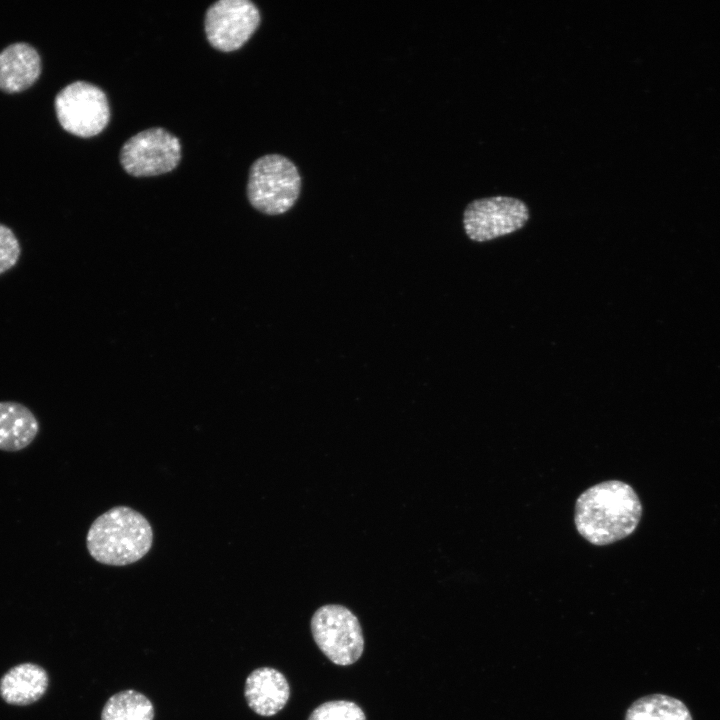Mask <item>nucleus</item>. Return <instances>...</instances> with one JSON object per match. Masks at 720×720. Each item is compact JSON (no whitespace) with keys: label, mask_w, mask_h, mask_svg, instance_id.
Wrapping results in <instances>:
<instances>
[{"label":"nucleus","mask_w":720,"mask_h":720,"mask_svg":"<svg viewBox=\"0 0 720 720\" xmlns=\"http://www.w3.org/2000/svg\"><path fill=\"white\" fill-rule=\"evenodd\" d=\"M313 638L321 652L334 664L355 663L364 650V637L357 617L346 607L328 604L311 618Z\"/></svg>","instance_id":"nucleus-4"},{"label":"nucleus","mask_w":720,"mask_h":720,"mask_svg":"<svg viewBox=\"0 0 720 720\" xmlns=\"http://www.w3.org/2000/svg\"><path fill=\"white\" fill-rule=\"evenodd\" d=\"M290 688L286 677L272 667H260L247 677L244 696L248 706L258 715L269 717L286 705Z\"/></svg>","instance_id":"nucleus-9"},{"label":"nucleus","mask_w":720,"mask_h":720,"mask_svg":"<svg viewBox=\"0 0 720 720\" xmlns=\"http://www.w3.org/2000/svg\"><path fill=\"white\" fill-rule=\"evenodd\" d=\"M39 432V422L24 404L0 401V450L20 451L29 446Z\"/></svg>","instance_id":"nucleus-12"},{"label":"nucleus","mask_w":720,"mask_h":720,"mask_svg":"<svg viewBox=\"0 0 720 720\" xmlns=\"http://www.w3.org/2000/svg\"><path fill=\"white\" fill-rule=\"evenodd\" d=\"M21 256V244L13 230L0 223V275L16 266Z\"/></svg>","instance_id":"nucleus-16"},{"label":"nucleus","mask_w":720,"mask_h":720,"mask_svg":"<svg viewBox=\"0 0 720 720\" xmlns=\"http://www.w3.org/2000/svg\"><path fill=\"white\" fill-rule=\"evenodd\" d=\"M49 684L47 672L34 663H22L8 670L0 680V695L13 705H28L39 700Z\"/></svg>","instance_id":"nucleus-11"},{"label":"nucleus","mask_w":720,"mask_h":720,"mask_svg":"<svg viewBox=\"0 0 720 720\" xmlns=\"http://www.w3.org/2000/svg\"><path fill=\"white\" fill-rule=\"evenodd\" d=\"M529 219L525 202L510 196H492L471 201L463 224L467 236L477 242L492 240L522 228Z\"/></svg>","instance_id":"nucleus-7"},{"label":"nucleus","mask_w":720,"mask_h":720,"mask_svg":"<svg viewBox=\"0 0 720 720\" xmlns=\"http://www.w3.org/2000/svg\"><path fill=\"white\" fill-rule=\"evenodd\" d=\"M300 190L299 171L283 155H264L250 167L247 197L252 207L264 214L285 213L297 201Z\"/></svg>","instance_id":"nucleus-3"},{"label":"nucleus","mask_w":720,"mask_h":720,"mask_svg":"<svg viewBox=\"0 0 720 720\" xmlns=\"http://www.w3.org/2000/svg\"><path fill=\"white\" fill-rule=\"evenodd\" d=\"M308 720H366L363 710L354 702L335 700L315 708Z\"/></svg>","instance_id":"nucleus-15"},{"label":"nucleus","mask_w":720,"mask_h":720,"mask_svg":"<svg viewBox=\"0 0 720 720\" xmlns=\"http://www.w3.org/2000/svg\"><path fill=\"white\" fill-rule=\"evenodd\" d=\"M154 707L144 694L124 690L111 696L105 703L101 720H153Z\"/></svg>","instance_id":"nucleus-14"},{"label":"nucleus","mask_w":720,"mask_h":720,"mask_svg":"<svg viewBox=\"0 0 720 720\" xmlns=\"http://www.w3.org/2000/svg\"><path fill=\"white\" fill-rule=\"evenodd\" d=\"M181 159L179 139L164 128L143 130L121 148L123 169L136 177L156 176L172 171Z\"/></svg>","instance_id":"nucleus-6"},{"label":"nucleus","mask_w":720,"mask_h":720,"mask_svg":"<svg viewBox=\"0 0 720 720\" xmlns=\"http://www.w3.org/2000/svg\"><path fill=\"white\" fill-rule=\"evenodd\" d=\"M153 544L147 518L128 506H115L99 515L86 535V547L98 563L127 566L142 559Z\"/></svg>","instance_id":"nucleus-2"},{"label":"nucleus","mask_w":720,"mask_h":720,"mask_svg":"<svg viewBox=\"0 0 720 720\" xmlns=\"http://www.w3.org/2000/svg\"><path fill=\"white\" fill-rule=\"evenodd\" d=\"M260 12L249 0H220L206 11L204 28L208 42L223 52L242 47L260 24Z\"/></svg>","instance_id":"nucleus-8"},{"label":"nucleus","mask_w":720,"mask_h":720,"mask_svg":"<svg viewBox=\"0 0 720 720\" xmlns=\"http://www.w3.org/2000/svg\"><path fill=\"white\" fill-rule=\"evenodd\" d=\"M625 720H692V717L680 700L652 694L632 703L626 711Z\"/></svg>","instance_id":"nucleus-13"},{"label":"nucleus","mask_w":720,"mask_h":720,"mask_svg":"<svg viewBox=\"0 0 720 720\" xmlns=\"http://www.w3.org/2000/svg\"><path fill=\"white\" fill-rule=\"evenodd\" d=\"M642 505L635 490L620 480L593 485L575 503L574 523L578 533L594 545L622 540L637 528Z\"/></svg>","instance_id":"nucleus-1"},{"label":"nucleus","mask_w":720,"mask_h":720,"mask_svg":"<svg viewBox=\"0 0 720 720\" xmlns=\"http://www.w3.org/2000/svg\"><path fill=\"white\" fill-rule=\"evenodd\" d=\"M41 58L27 42H14L0 51V88L8 92L29 87L39 76Z\"/></svg>","instance_id":"nucleus-10"},{"label":"nucleus","mask_w":720,"mask_h":720,"mask_svg":"<svg viewBox=\"0 0 720 720\" xmlns=\"http://www.w3.org/2000/svg\"><path fill=\"white\" fill-rule=\"evenodd\" d=\"M56 115L61 126L80 137L101 133L110 120V107L105 93L86 81H74L55 97Z\"/></svg>","instance_id":"nucleus-5"}]
</instances>
